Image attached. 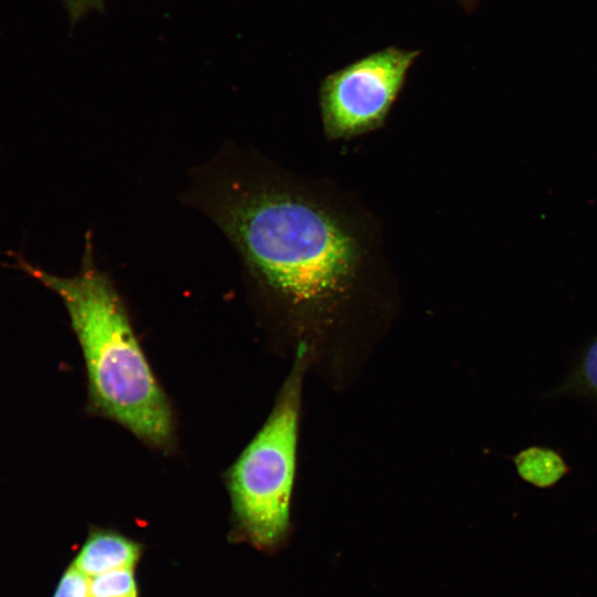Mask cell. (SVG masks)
Instances as JSON below:
<instances>
[{
	"label": "cell",
	"instance_id": "cell-1",
	"mask_svg": "<svg viewBox=\"0 0 597 597\" xmlns=\"http://www.w3.org/2000/svg\"><path fill=\"white\" fill-rule=\"evenodd\" d=\"M182 201L224 234L254 295L268 303L286 311L324 304L354 273L357 252L349 234L233 144L190 170Z\"/></svg>",
	"mask_w": 597,
	"mask_h": 597
},
{
	"label": "cell",
	"instance_id": "cell-2",
	"mask_svg": "<svg viewBox=\"0 0 597 597\" xmlns=\"http://www.w3.org/2000/svg\"><path fill=\"white\" fill-rule=\"evenodd\" d=\"M19 265L65 305L82 348L90 408L157 449H169L175 423L168 398L137 341L112 276L95 261L87 235L82 264L57 276L19 259Z\"/></svg>",
	"mask_w": 597,
	"mask_h": 597
},
{
	"label": "cell",
	"instance_id": "cell-3",
	"mask_svg": "<svg viewBox=\"0 0 597 597\" xmlns=\"http://www.w3.org/2000/svg\"><path fill=\"white\" fill-rule=\"evenodd\" d=\"M310 357L308 347L301 344L270 416L227 473L234 516L261 547L277 545L289 530L301 391Z\"/></svg>",
	"mask_w": 597,
	"mask_h": 597
},
{
	"label": "cell",
	"instance_id": "cell-4",
	"mask_svg": "<svg viewBox=\"0 0 597 597\" xmlns=\"http://www.w3.org/2000/svg\"><path fill=\"white\" fill-rule=\"evenodd\" d=\"M419 54L391 45L326 75L318 91L325 134L347 138L380 126Z\"/></svg>",
	"mask_w": 597,
	"mask_h": 597
},
{
	"label": "cell",
	"instance_id": "cell-5",
	"mask_svg": "<svg viewBox=\"0 0 597 597\" xmlns=\"http://www.w3.org/2000/svg\"><path fill=\"white\" fill-rule=\"evenodd\" d=\"M139 545L112 531H95L72 562L92 577L119 568H133L139 558Z\"/></svg>",
	"mask_w": 597,
	"mask_h": 597
},
{
	"label": "cell",
	"instance_id": "cell-6",
	"mask_svg": "<svg viewBox=\"0 0 597 597\" xmlns=\"http://www.w3.org/2000/svg\"><path fill=\"white\" fill-rule=\"evenodd\" d=\"M513 462L523 481L541 489L552 488L569 471L557 451L541 446L521 450L513 458Z\"/></svg>",
	"mask_w": 597,
	"mask_h": 597
},
{
	"label": "cell",
	"instance_id": "cell-7",
	"mask_svg": "<svg viewBox=\"0 0 597 597\" xmlns=\"http://www.w3.org/2000/svg\"><path fill=\"white\" fill-rule=\"evenodd\" d=\"M558 391L597 401V337L584 349Z\"/></svg>",
	"mask_w": 597,
	"mask_h": 597
},
{
	"label": "cell",
	"instance_id": "cell-8",
	"mask_svg": "<svg viewBox=\"0 0 597 597\" xmlns=\"http://www.w3.org/2000/svg\"><path fill=\"white\" fill-rule=\"evenodd\" d=\"M90 597H137L133 568H119L90 577Z\"/></svg>",
	"mask_w": 597,
	"mask_h": 597
},
{
	"label": "cell",
	"instance_id": "cell-9",
	"mask_svg": "<svg viewBox=\"0 0 597 597\" xmlns=\"http://www.w3.org/2000/svg\"><path fill=\"white\" fill-rule=\"evenodd\" d=\"M53 597H90V576L71 564L62 575Z\"/></svg>",
	"mask_w": 597,
	"mask_h": 597
},
{
	"label": "cell",
	"instance_id": "cell-10",
	"mask_svg": "<svg viewBox=\"0 0 597 597\" xmlns=\"http://www.w3.org/2000/svg\"><path fill=\"white\" fill-rule=\"evenodd\" d=\"M72 25L90 11L103 10L105 0H63Z\"/></svg>",
	"mask_w": 597,
	"mask_h": 597
},
{
	"label": "cell",
	"instance_id": "cell-11",
	"mask_svg": "<svg viewBox=\"0 0 597 597\" xmlns=\"http://www.w3.org/2000/svg\"><path fill=\"white\" fill-rule=\"evenodd\" d=\"M464 9H472L476 0H457Z\"/></svg>",
	"mask_w": 597,
	"mask_h": 597
}]
</instances>
